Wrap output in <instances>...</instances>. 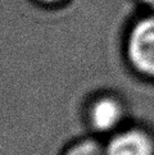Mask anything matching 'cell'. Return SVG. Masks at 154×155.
<instances>
[{"label": "cell", "mask_w": 154, "mask_h": 155, "mask_svg": "<svg viewBox=\"0 0 154 155\" xmlns=\"http://www.w3.org/2000/svg\"><path fill=\"white\" fill-rule=\"evenodd\" d=\"M126 54L140 73L154 77V14L137 19L127 35Z\"/></svg>", "instance_id": "1"}, {"label": "cell", "mask_w": 154, "mask_h": 155, "mask_svg": "<svg viewBox=\"0 0 154 155\" xmlns=\"http://www.w3.org/2000/svg\"><path fill=\"white\" fill-rule=\"evenodd\" d=\"M121 117L122 109L119 104L111 97L100 99L95 103L91 110V122L99 131H108L117 126Z\"/></svg>", "instance_id": "3"}, {"label": "cell", "mask_w": 154, "mask_h": 155, "mask_svg": "<svg viewBox=\"0 0 154 155\" xmlns=\"http://www.w3.org/2000/svg\"><path fill=\"white\" fill-rule=\"evenodd\" d=\"M37 2L44 3V4H54V3H59V2H62V0H37Z\"/></svg>", "instance_id": "6"}, {"label": "cell", "mask_w": 154, "mask_h": 155, "mask_svg": "<svg viewBox=\"0 0 154 155\" xmlns=\"http://www.w3.org/2000/svg\"><path fill=\"white\" fill-rule=\"evenodd\" d=\"M65 155H103V151L96 142L85 141L72 147Z\"/></svg>", "instance_id": "4"}, {"label": "cell", "mask_w": 154, "mask_h": 155, "mask_svg": "<svg viewBox=\"0 0 154 155\" xmlns=\"http://www.w3.org/2000/svg\"><path fill=\"white\" fill-rule=\"evenodd\" d=\"M140 2L144 5H146L148 8H150L152 10H154V0H140Z\"/></svg>", "instance_id": "5"}, {"label": "cell", "mask_w": 154, "mask_h": 155, "mask_svg": "<svg viewBox=\"0 0 154 155\" xmlns=\"http://www.w3.org/2000/svg\"><path fill=\"white\" fill-rule=\"evenodd\" d=\"M107 155H154L153 142L137 131L121 134L109 142Z\"/></svg>", "instance_id": "2"}]
</instances>
